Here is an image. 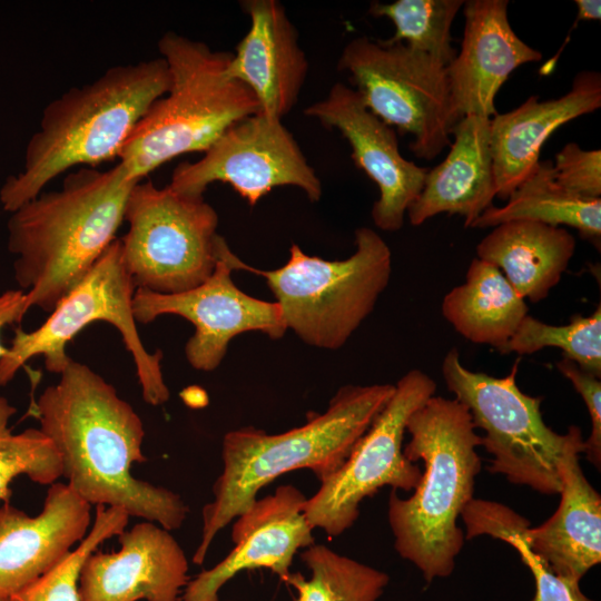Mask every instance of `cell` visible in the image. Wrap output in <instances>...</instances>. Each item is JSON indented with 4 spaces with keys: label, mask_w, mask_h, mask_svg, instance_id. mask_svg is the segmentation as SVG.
<instances>
[{
    "label": "cell",
    "mask_w": 601,
    "mask_h": 601,
    "mask_svg": "<svg viewBox=\"0 0 601 601\" xmlns=\"http://www.w3.org/2000/svg\"><path fill=\"white\" fill-rule=\"evenodd\" d=\"M395 391L393 384L345 385L323 413L279 434L245 426L225 434L224 467L213 485L214 500L201 511V536L193 555L203 564L216 534L257 500L260 489L299 469L322 482L348 457L359 437Z\"/></svg>",
    "instance_id": "277c9868"
},
{
    "label": "cell",
    "mask_w": 601,
    "mask_h": 601,
    "mask_svg": "<svg viewBox=\"0 0 601 601\" xmlns=\"http://www.w3.org/2000/svg\"><path fill=\"white\" fill-rule=\"evenodd\" d=\"M508 6V0L464 1L461 50L446 67L453 106L461 118L495 116L494 98L509 76L542 59L512 29Z\"/></svg>",
    "instance_id": "d6986e66"
},
{
    "label": "cell",
    "mask_w": 601,
    "mask_h": 601,
    "mask_svg": "<svg viewBox=\"0 0 601 601\" xmlns=\"http://www.w3.org/2000/svg\"><path fill=\"white\" fill-rule=\"evenodd\" d=\"M35 404L40 431L57 449L67 484L91 506H112L179 529L189 509L174 491L131 474L144 463L145 428L134 407L88 365L71 361Z\"/></svg>",
    "instance_id": "6da1fadb"
},
{
    "label": "cell",
    "mask_w": 601,
    "mask_h": 601,
    "mask_svg": "<svg viewBox=\"0 0 601 601\" xmlns=\"http://www.w3.org/2000/svg\"><path fill=\"white\" fill-rule=\"evenodd\" d=\"M27 292L8 289L0 295V332L11 324L20 323L29 309ZM9 352L0 342V359Z\"/></svg>",
    "instance_id": "e575fe53"
},
{
    "label": "cell",
    "mask_w": 601,
    "mask_h": 601,
    "mask_svg": "<svg viewBox=\"0 0 601 601\" xmlns=\"http://www.w3.org/2000/svg\"><path fill=\"white\" fill-rule=\"evenodd\" d=\"M211 276L187 292L158 294L137 288L132 312L137 323L148 324L161 315H178L195 326L185 345L187 362L197 371L213 372L223 362L229 342L237 335L258 331L282 338L287 326L277 302L255 298L239 289L233 268L218 254Z\"/></svg>",
    "instance_id": "5bb4252c"
},
{
    "label": "cell",
    "mask_w": 601,
    "mask_h": 601,
    "mask_svg": "<svg viewBox=\"0 0 601 601\" xmlns=\"http://www.w3.org/2000/svg\"><path fill=\"white\" fill-rule=\"evenodd\" d=\"M337 68L347 71L365 107L401 134H410V149L432 160L451 145L461 119L450 90L446 67L403 42L352 39Z\"/></svg>",
    "instance_id": "8fae6325"
},
{
    "label": "cell",
    "mask_w": 601,
    "mask_h": 601,
    "mask_svg": "<svg viewBox=\"0 0 601 601\" xmlns=\"http://www.w3.org/2000/svg\"><path fill=\"white\" fill-rule=\"evenodd\" d=\"M136 289L124 265L120 239L116 238L38 328H16L9 352L0 359V386L39 355L48 372L60 374L71 361L67 344L87 325L104 321L117 328L131 354L144 401L152 406L166 403L170 393L160 366L162 353L148 352L140 339L132 312Z\"/></svg>",
    "instance_id": "9c48e42d"
},
{
    "label": "cell",
    "mask_w": 601,
    "mask_h": 601,
    "mask_svg": "<svg viewBox=\"0 0 601 601\" xmlns=\"http://www.w3.org/2000/svg\"><path fill=\"white\" fill-rule=\"evenodd\" d=\"M306 500L294 485L278 486L273 494L256 500L236 518L231 530L234 549L190 580L181 601H219L224 584L246 570L269 569L285 581L297 551L314 544V529L304 514Z\"/></svg>",
    "instance_id": "2e32d148"
},
{
    "label": "cell",
    "mask_w": 601,
    "mask_h": 601,
    "mask_svg": "<svg viewBox=\"0 0 601 601\" xmlns=\"http://www.w3.org/2000/svg\"><path fill=\"white\" fill-rule=\"evenodd\" d=\"M304 114L329 129H337L349 142L352 159L378 187L372 219L385 231L403 227L404 217L420 195L428 168L405 159L396 131L363 104L353 88L336 82L327 96L308 106Z\"/></svg>",
    "instance_id": "9a60e30c"
},
{
    "label": "cell",
    "mask_w": 601,
    "mask_h": 601,
    "mask_svg": "<svg viewBox=\"0 0 601 601\" xmlns=\"http://www.w3.org/2000/svg\"><path fill=\"white\" fill-rule=\"evenodd\" d=\"M138 183L118 162L81 167L58 190L41 193L12 211L8 249L29 307L50 313L116 239L128 195Z\"/></svg>",
    "instance_id": "7a4b0ae2"
},
{
    "label": "cell",
    "mask_w": 601,
    "mask_h": 601,
    "mask_svg": "<svg viewBox=\"0 0 601 601\" xmlns=\"http://www.w3.org/2000/svg\"><path fill=\"white\" fill-rule=\"evenodd\" d=\"M0 601H10L9 598H0Z\"/></svg>",
    "instance_id": "8d00e7d4"
},
{
    "label": "cell",
    "mask_w": 601,
    "mask_h": 601,
    "mask_svg": "<svg viewBox=\"0 0 601 601\" xmlns=\"http://www.w3.org/2000/svg\"><path fill=\"white\" fill-rule=\"evenodd\" d=\"M92 526L56 566L18 591L10 601H80L79 577L86 559L106 540L126 530L129 515L112 506H95Z\"/></svg>",
    "instance_id": "4dcf8cb0"
},
{
    "label": "cell",
    "mask_w": 601,
    "mask_h": 601,
    "mask_svg": "<svg viewBox=\"0 0 601 601\" xmlns=\"http://www.w3.org/2000/svg\"><path fill=\"white\" fill-rule=\"evenodd\" d=\"M196 161L173 171L169 186L184 195L204 197L207 187L223 183L252 207L279 186L302 189L308 200L322 197V183L282 119L262 112L230 125Z\"/></svg>",
    "instance_id": "4fadbf2b"
},
{
    "label": "cell",
    "mask_w": 601,
    "mask_h": 601,
    "mask_svg": "<svg viewBox=\"0 0 601 601\" xmlns=\"http://www.w3.org/2000/svg\"><path fill=\"white\" fill-rule=\"evenodd\" d=\"M240 4L250 23L231 53L227 73L252 91L259 112L282 119L297 104L308 60L280 2L245 0Z\"/></svg>",
    "instance_id": "ffe728a7"
},
{
    "label": "cell",
    "mask_w": 601,
    "mask_h": 601,
    "mask_svg": "<svg viewBox=\"0 0 601 601\" xmlns=\"http://www.w3.org/2000/svg\"><path fill=\"white\" fill-rule=\"evenodd\" d=\"M466 539L490 535L502 540L519 553L535 582L532 601H594L587 597L580 582L555 574L548 563L526 544L521 533L525 520L509 506L487 500L473 499L462 513Z\"/></svg>",
    "instance_id": "83f0119b"
},
{
    "label": "cell",
    "mask_w": 601,
    "mask_h": 601,
    "mask_svg": "<svg viewBox=\"0 0 601 601\" xmlns=\"http://www.w3.org/2000/svg\"><path fill=\"white\" fill-rule=\"evenodd\" d=\"M16 412L17 408L0 396V504L9 501V484L20 474L42 485H50L62 476L59 453L40 428L11 433L8 422Z\"/></svg>",
    "instance_id": "1f68e13d"
},
{
    "label": "cell",
    "mask_w": 601,
    "mask_h": 601,
    "mask_svg": "<svg viewBox=\"0 0 601 601\" xmlns=\"http://www.w3.org/2000/svg\"><path fill=\"white\" fill-rule=\"evenodd\" d=\"M435 391L436 383L421 370H411L397 381L345 462L306 500L304 514L313 529L338 536L357 520L361 502L381 487L405 492L416 487L422 471L405 457L403 439L410 415Z\"/></svg>",
    "instance_id": "7c38bea8"
},
{
    "label": "cell",
    "mask_w": 601,
    "mask_h": 601,
    "mask_svg": "<svg viewBox=\"0 0 601 601\" xmlns=\"http://www.w3.org/2000/svg\"><path fill=\"white\" fill-rule=\"evenodd\" d=\"M584 449L580 428L559 460L561 500L556 511L539 526L531 528L526 519L521 526L529 548L555 574L575 582L601 562V496L581 469Z\"/></svg>",
    "instance_id": "44dd1931"
},
{
    "label": "cell",
    "mask_w": 601,
    "mask_h": 601,
    "mask_svg": "<svg viewBox=\"0 0 601 601\" xmlns=\"http://www.w3.org/2000/svg\"><path fill=\"white\" fill-rule=\"evenodd\" d=\"M491 118L464 116L453 127L454 141L445 159L428 169L424 186L406 214L414 226L447 213L464 217V226L493 205L496 196L490 147Z\"/></svg>",
    "instance_id": "603a6c76"
},
{
    "label": "cell",
    "mask_w": 601,
    "mask_h": 601,
    "mask_svg": "<svg viewBox=\"0 0 601 601\" xmlns=\"http://www.w3.org/2000/svg\"><path fill=\"white\" fill-rule=\"evenodd\" d=\"M158 51L169 68V89L141 117L118 156L137 181L180 155L206 151L230 125L259 112L252 91L227 73L233 52L175 31L162 35Z\"/></svg>",
    "instance_id": "8992f818"
},
{
    "label": "cell",
    "mask_w": 601,
    "mask_h": 601,
    "mask_svg": "<svg viewBox=\"0 0 601 601\" xmlns=\"http://www.w3.org/2000/svg\"><path fill=\"white\" fill-rule=\"evenodd\" d=\"M555 183L565 191L587 199L601 196V151L584 150L575 142L566 144L553 164Z\"/></svg>",
    "instance_id": "d6a6232c"
},
{
    "label": "cell",
    "mask_w": 601,
    "mask_h": 601,
    "mask_svg": "<svg viewBox=\"0 0 601 601\" xmlns=\"http://www.w3.org/2000/svg\"><path fill=\"white\" fill-rule=\"evenodd\" d=\"M309 578L296 572L285 580L296 601H377L390 575L373 566L342 555L323 544H312L300 553Z\"/></svg>",
    "instance_id": "4316f807"
},
{
    "label": "cell",
    "mask_w": 601,
    "mask_h": 601,
    "mask_svg": "<svg viewBox=\"0 0 601 601\" xmlns=\"http://www.w3.org/2000/svg\"><path fill=\"white\" fill-rule=\"evenodd\" d=\"M117 552H92L79 577L80 601H178L188 560L170 531L150 521L118 535Z\"/></svg>",
    "instance_id": "e0dca14e"
},
{
    "label": "cell",
    "mask_w": 601,
    "mask_h": 601,
    "mask_svg": "<svg viewBox=\"0 0 601 601\" xmlns=\"http://www.w3.org/2000/svg\"><path fill=\"white\" fill-rule=\"evenodd\" d=\"M406 432L403 453L422 460L424 471L408 499L392 489L387 519L396 552L432 582L452 574L464 545L457 518L474 499L482 437L465 405L435 395L410 415Z\"/></svg>",
    "instance_id": "3957f363"
},
{
    "label": "cell",
    "mask_w": 601,
    "mask_h": 601,
    "mask_svg": "<svg viewBox=\"0 0 601 601\" xmlns=\"http://www.w3.org/2000/svg\"><path fill=\"white\" fill-rule=\"evenodd\" d=\"M120 239L124 265L136 288L177 294L197 287L215 270L218 215L204 197L136 183L125 208Z\"/></svg>",
    "instance_id": "30bf717a"
},
{
    "label": "cell",
    "mask_w": 601,
    "mask_h": 601,
    "mask_svg": "<svg viewBox=\"0 0 601 601\" xmlns=\"http://www.w3.org/2000/svg\"><path fill=\"white\" fill-rule=\"evenodd\" d=\"M463 6V0L375 1L368 13L394 23L395 33L387 42H403L447 67L457 53L452 47L451 27Z\"/></svg>",
    "instance_id": "f1b7e54d"
},
{
    "label": "cell",
    "mask_w": 601,
    "mask_h": 601,
    "mask_svg": "<svg viewBox=\"0 0 601 601\" xmlns=\"http://www.w3.org/2000/svg\"><path fill=\"white\" fill-rule=\"evenodd\" d=\"M520 359L508 375L494 377L466 368L453 347L442 362V376L475 428L485 433L481 446L493 455L489 472L542 494H559V460L580 427L571 425L559 434L544 423L542 397L523 393L516 384Z\"/></svg>",
    "instance_id": "ba28073f"
},
{
    "label": "cell",
    "mask_w": 601,
    "mask_h": 601,
    "mask_svg": "<svg viewBox=\"0 0 601 601\" xmlns=\"http://www.w3.org/2000/svg\"><path fill=\"white\" fill-rule=\"evenodd\" d=\"M601 107V76L581 71L560 98L540 101L529 97L516 109L496 114L490 121V147L496 197L506 200L535 169L541 148L562 125Z\"/></svg>",
    "instance_id": "7402d4cb"
},
{
    "label": "cell",
    "mask_w": 601,
    "mask_h": 601,
    "mask_svg": "<svg viewBox=\"0 0 601 601\" xmlns=\"http://www.w3.org/2000/svg\"><path fill=\"white\" fill-rule=\"evenodd\" d=\"M169 86L168 65L159 57L110 67L50 101L27 145L23 170L9 176L0 189L3 209L14 211L75 166L93 167L118 157L138 121Z\"/></svg>",
    "instance_id": "5b68a950"
},
{
    "label": "cell",
    "mask_w": 601,
    "mask_h": 601,
    "mask_svg": "<svg viewBox=\"0 0 601 601\" xmlns=\"http://www.w3.org/2000/svg\"><path fill=\"white\" fill-rule=\"evenodd\" d=\"M91 505L67 483L50 484L36 516L0 504V598H10L56 566L87 534Z\"/></svg>",
    "instance_id": "ac0fdd59"
},
{
    "label": "cell",
    "mask_w": 601,
    "mask_h": 601,
    "mask_svg": "<svg viewBox=\"0 0 601 601\" xmlns=\"http://www.w3.org/2000/svg\"><path fill=\"white\" fill-rule=\"evenodd\" d=\"M356 250L343 260L309 256L297 244L289 247L286 264L272 270L252 267L239 259L224 237L217 253L233 270L264 277L290 328L305 344L324 348L342 347L388 285L392 254L372 228L355 230Z\"/></svg>",
    "instance_id": "52a82bcc"
},
{
    "label": "cell",
    "mask_w": 601,
    "mask_h": 601,
    "mask_svg": "<svg viewBox=\"0 0 601 601\" xmlns=\"http://www.w3.org/2000/svg\"><path fill=\"white\" fill-rule=\"evenodd\" d=\"M442 314L470 342L500 351L528 315V305L499 268L476 257L465 282L444 296Z\"/></svg>",
    "instance_id": "d4e9b609"
},
{
    "label": "cell",
    "mask_w": 601,
    "mask_h": 601,
    "mask_svg": "<svg viewBox=\"0 0 601 601\" xmlns=\"http://www.w3.org/2000/svg\"><path fill=\"white\" fill-rule=\"evenodd\" d=\"M545 347H556L563 357L581 368L601 376V307L589 316L574 315L566 325H550L526 315L502 354H532Z\"/></svg>",
    "instance_id": "f546056e"
},
{
    "label": "cell",
    "mask_w": 601,
    "mask_h": 601,
    "mask_svg": "<svg viewBox=\"0 0 601 601\" xmlns=\"http://www.w3.org/2000/svg\"><path fill=\"white\" fill-rule=\"evenodd\" d=\"M558 371L568 378L581 395L591 418V434L584 441V452L589 462L601 469V381L600 377L581 368L574 362L562 357L556 363Z\"/></svg>",
    "instance_id": "836d02e7"
},
{
    "label": "cell",
    "mask_w": 601,
    "mask_h": 601,
    "mask_svg": "<svg viewBox=\"0 0 601 601\" xmlns=\"http://www.w3.org/2000/svg\"><path fill=\"white\" fill-rule=\"evenodd\" d=\"M574 249L575 239L563 227L511 220L493 227L476 254L499 268L524 299L536 303L561 280Z\"/></svg>",
    "instance_id": "cb8c5ba5"
},
{
    "label": "cell",
    "mask_w": 601,
    "mask_h": 601,
    "mask_svg": "<svg viewBox=\"0 0 601 601\" xmlns=\"http://www.w3.org/2000/svg\"><path fill=\"white\" fill-rule=\"evenodd\" d=\"M578 7V21L600 20L601 2L600 0H575Z\"/></svg>",
    "instance_id": "d590c367"
},
{
    "label": "cell",
    "mask_w": 601,
    "mask_h": 601,
    "mask_svg": "<svg viewBox=\"0 0 601 601\" xmlns=\"http://www.w3.org/2000/svg\"><path fill=\"white\" fill-rule=\"evenodd\" d=\"M506 200L504 206L489 207L470 228H493L511 220H531L569 226L584 238L600 239L601 198H581L562 189L554 180L551 160H540Z\"/></svg>",
    "instance_id": "484cf974"
}]
</instances>
